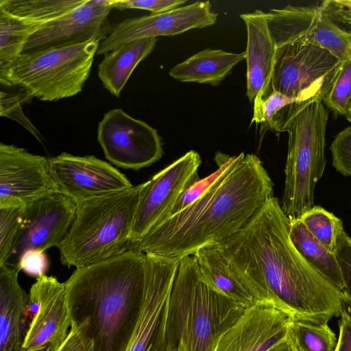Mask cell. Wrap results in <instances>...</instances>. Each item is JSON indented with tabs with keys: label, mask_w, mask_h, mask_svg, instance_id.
I'll use <instances>...</instances> for the list:
<instances>
[{
	"label": "cell",
	"mask_w": 351,
	"mask_h": 351,
	"mask_svg": "<svg viewBox=\"0 0 351 351\" xmlns=\"http://www.w3.org/2000/svg\"><path fill=\"white\" fill-rule=\"evenodd\" d=\"M271 196L273 182L259 158L241 152L202 195L152 228L134 247L169 258L193 256L233 236Z\"/></svg>",
	"instance_id": "6da1fadb"
},
{
	"label": "cell",
	"mask_w": 351,
	"mask_h": 351,
	"mask_svg": "<svg viewBox=\"0 0 351 351\" xmlns=\"http://www.w3.org/2000/svg\"><path fill=\"white\" fill-rule=\"evenodd\" d=\"M146 254L134 247L76 268L64 282L71 327L93 343V351H125L144 302Z\"/></svg>",
	"instance_id": "7a4b0ae2"
},
{
	"label": "cell",
	"mask_w": 351,
	"mask_h": 351,
	"mask_svg": "<svg viewBox=\"0 0 351 351\" xmlns=\"http://www.w3.org/2000/svg\"><path fill=\"white\" fill-rule=\"evenodd\" d=\"M247 306L210 286L193 256L180 258L171 293L167 338L173 351H210Z\"/></svg>",
	"instance_id": "3957f363"
},
{
	"label": "cell",
	"mask_w": 351,
	"mask_h": 351,
	"mask_svg": "<svg viewBox=\"0 0 351 351\" xmlns=\"http://www.w3.org/2000/svg\"><path fill=\"white\" fill-rule=\"evenodd\" d=\"M147 184L77 204L73 221L58 247L61 263L82 267L132 248L130 235Z\"/></svg>",
	"instance_id": "277c9868"
},
{
	"label": "cell",
	"mask_w": 351,
	"mask_h": 351,
	"mask_svg": "<svg viewBox=\"0 0 351 351\" xmlns=\"http://www.w3.org/2000/svg\"><path fill=\"white\" fill-rule=\"evenodd\" d=\"M328 112L319 97L300 101L285 124L289 134L281 208L290 220L313 206L314 191L322 177Z\"/></svg>",
	"instance_id": "5b68a950"
},
{
	"label": "cell",
	"mask_w": 351,
	"mask_h": 351,
	"mask_svg": "<svg viewBox=\"0 0 351 351\" xmlns=\"http://www.w3.org/2000/svg\"><path fill=\"white\" fill-rule=\"evenodd\" d=\"M101 41L23 53L9 69L5 86L23 88L28 97L53 101L82 90Z\"/></svg>",
	"instance_id": "8992f818"
},
{
	"label": "cell",
	"mask_w": 351,
	"mask_h": 351,
	"mask_svg": "<svg viewBox=\"0 0 351 351\" xmlns=\"http://www.w3.org/2000/svg\"><path fill=\"white\" fill-rule=\"evenodd\" d=\"M341 63L317 45L302 41L286 43L276 47L271 86L300 101L316 97L322 101Z\"/></svg>",
	"instance_id": "52a82bcc"
},
{
	"label": "cell",
	"mask_w": 351,
	"mask_h": 351,
	"mask_svg": "<svg viewBox=\"0 0 351 351\" xmlns=\"http://www.w3.org/2000/svg\"><path fill=\"white\" fill-rule=\"evenodd\" d=\"M266 15L276 47L302 41L326 49L341 62L351 60V31L341 28L320 4L288 5Z\"/></svg>",
	"instance_id": "ba28073f"
},
{
	"label": "cell",
	"mask_w": 351,
	"mask_h": 351,
	"mask_svg": "<svg viewBox=\"0 0 351 351\" xmlns=\"http://www.w3.org/2000/svg\"><path fill=\"white\" fill-rule=\"evenodd\" d=\"M97 141L112 165L138 170L160 160L162 144L158 131L122 109L106 112L98 124Z\"/></svg>",
	"instance_id": "9c48e42d"
},
{
	"label": "cell",
	"mask_w": 351,
	"mask_h": 351,
	"mask_svg": "<svg viewBox=\"0 0 351 351\" xmlns=\"http://www.w3.org/2000/svg\"><path fill=\"white\" fill-rule=\"evenodd\" d=\"M147 285L135 330L125 351H173L167 338L169 304L180 258L146 254Z\"/></svg>",
	"instance_id": "30bf717a"
},
{
	"label": "cell",
	"mask_w": 351,
	"mask_h": 351,
	"mask_svg": "<svg viewBox=\"0 0 351 351\" xmlns=\"http://www.w3.org/2000/svg\"><path fill=\"white\" fill-rule=\"evenodd\" d=\"M200 164L199 154L191 150L147 181L130 235L132 247L171 215L181 195L199 180Z\"/></svg>",
	"instance_id": "8fae6325"
},
{
	"label": "cell",
	"mask_w": 351,
	"mask_h": 351,
	"mask_svg": "<svg viewBox=\"0 0 351 351\" xmlns=\"http://www.w3.org/2000/svg\"><path fill=\"white\" fill-rule=\"evenodd\" d=\"M30 321L21 351H57L71 327L64 282L46 274L36 278L29 293Z\"/></svg>",
	"instance_id": "7c38bea8"
},
{
	"label": "cell",
	"mask_w": 351,
	"mask_h": 351,
	"mask_svg": "<svg viewBox=\"0 0 351 351\" xmlns=\"http://www.w3.org/2000/svg\"><path fill=\"white\" fill-rule=\"evenodd\" d=\"M58 192L49 158L0 144V206H26Z\"/></svg>",
	"instance_id": "4fadbf2b"
},
{
	"label": "cell",
	"mask_w": 351,
	"mask_h": 351,
	"mask_svg": "<svg viewBox=\"0 0 351 351\" xmlns=\"http://www.w3.org/2000/svg\"><path fill=\"white\" fill-rule=\"evenodd\" d=\"M77 207L60 192L26 206L20 232L5 265L17 269L25 253L58 247L73 221Z\"/></svg>",
	"instance_id": "5bb4252c"
},
{
	"label": "cell",
	"mask_w": 351,
	"mask_h": 351,
	"mask_svg": "<svg viewBox=\"0 0 351 351\" xmlns=\"http://www.w3.org/2000/svg\"><path fill=\"white\" fill-rule=\"evenodd\" d=\"M49 165L59 192L76 204L133 186L117 168L95 156L62 152L50 158Z\"/></svg>",
	"instance_id": "9a60e30c"
},
{
	"label": "cell",
	"mask_w": 351,
	"mask_h": 351,
	"mask_svg": "<svg viewBox=\"0 0 351 351\" xmlns=\"http://www.w3.org/2000/svg\"><path fill=\"white\" fill-rule=\"evenodd\" d=\"M211 7L209 1H196L161 14L124 19L112 26L110 34L100 43L96 54L104 55L123 43L138 39L173 36L192 29L211 26L217 20V14Z\"/></svg>",
	"instance_id": "2e32d148"
},
{
	"label": "cell",
	"mask_w": 351,
	"mask_h": 351,
	"mask_svg": "<svg viewBox=\"0 0 351 351\" xmlns=\"http://www.w3.org/2000/svg\"><path fill=\"white\" fill-rule=\"evenodd\" d=\"M293 319L267 300H256L215 339L210 351H267L288 335Z\"/></svg>",
	"instance_id": "e0dca14e"
},
{
	"label": "cell",
	"mask_w": 351,
	"mask_h": 351,
	"mask_svg": "<svg viewBox=\"0 0 351 351\" xmlns=\"http://www.w3.org/2000/svg\"><path fill=\"white\" fill-rule=\"evenodd\" d=\"M110 0H87L62 17L42 25L27 40L23 53L105 40L112 26Z\"/></svg>",
	"instance_id": "ac0fdd59"
},
{
	"label": "cell",
	"mask_w": 351,
	"mask_h": 351,
	"mask_svg": "<svg viewBox=\"0 0 351 351\" xmlns=\"http://www.w3.org/2000/svg\"><path fill=\"white\" fill-rule=\"evenodd\" d=\"M247 29V96L254 101L271 84L276 45L270 34L266 13L256 10L241 14Z\"/></svg>",
	"instance_id": "d6986e66"
},
{
	"label": "cell",
	"mask_w": 351,
	"mask_h": 351,
	"mask_svg": "<svg viewBox=\"0 0 351 351\" xmlns=\"http://www.w3.org/2000/svg\"><path fill=\"white\" fill-rule=\"evenodd\" d=\"M19 271L0 266V351H21L27 330L29 295L19 282Z\"/></svg>",
	"instance_id": "ffe728a7"
},
{
	"label": "cell",
	"mask_w": 351,
	"mask_h": 351,
	"mask_svg": "<svg viewBox=\"0 0 351 351\" xmlns=\"http://www.w3.org/2000/svg\"><path fill=\"white\" fill-rule=\"evenodd\" d=\"M156 38L123 43L106 53L98 65V76L104 86L117 97L136 66L154 49Z\"/></svg>",
	"instance_id": "44dd1931"
},
{
	"label": "cell",
	"mask_w": 351,
	"mask_h": 351,
	"mask_svg": "<svg viewBox=\"0 0 351 351\" xmlns=\"http://www.w3.org/2000/svg\"><path fill=\"white\" fill-rule=\"evenodd\" d=\"M245 51L235 53L221 49H206L191 56L171 69L169 74L178 81L219 85L239 62Z\"/></svg>",
	"instance_id": "7402d4cb"
},
{
	"label": "cell",
	"mask_w": 351,
	"mask_h": 351,
	"mask_svg": "<svg viewBox=\"0 0 351 351\" xmlns=\"http://www.w3.org/2000/svg\"><path fill=\"white\" fill-rule=\"evenodd\" d=\"M193 256L202 278L215 289L247 306L256 301L215 247L202 249Z\"/></svg>",
	"instance_id": "603a6c76"
},
{
	"label": "cell",
	"mask_w": 351,
	"mask_h": 351,
	"mask_svg": "<svg viewBox=\"0 0 351 351\" xmlns=\"http://www.w3.org/2000/svg\"><path fill=\"white\" fill-rule=\"evenodd\" d=\"M290 239L302 256L333 285L344 288L335 253L328 251L307 229L300 219L290 220Z\"/></svg>",
	"instance_id": "cb8c5ba5"
},
{
	"label": "cell",
	"mask_w": 351,
	"mask_h": 351,
	"mask_svg": "<svg viewBox=\"0 0 351 351\" xmlns=\"http://www.w3.org/2000/svg\"><path fill=\"white\" fill-rule=\"evenodd\" d=\"M40 27V25L0 9L1 84L4 82L12 64L23 53L27 40Z\"/></svg>",
	"instance_id": "d4e9b609"
},
{
	"label": "cell",
	"mask_w": 351,
	"mask_h": 351,
	"mask_svg": "<svg viewBox=\"0 0 351 351\" xmlns=\"http://www.w3.org/2000/svg\"><path fill=\"white\" fill-rule=\"evenodd\" d=\"M87 0H0V9L40 27L56 20Z\"/></svg>",
	"instance_id": "484cf974"
},
{
	"label": "cell",
	"mask_w": 351,
	"mask_h": 351,
	"mask_svg": "<svg viewBox=\"0 0 351 351\" xmlns=\"http://www.w3.org/2000/svg\"><path fill=\"white\" fill-rule=\"evenodd\" d=\"M302 101L289 97L274 90L271 86L259 92L254 99V111L252 123H261V132L267 130L280 132L292 103Z\"/></svg>",
	"instance_id": "4316f807"
},
{
	"label": "cell",
	"mask_w": 351,
	"mask_h": 351,
	"mask_svg": "<svg viewBox=\"0 0 351 351\" xmlns=\"http://www.w3.org/2000/svg\"><path fill=\"white\" fill-rule=\"evenodd\" d=\"M289 337L298 351H335L337 339L326 324L293 321Z\"/></svg>",
	"instance_id": "83f0119b"
},
{
	"label": "cell",
	"mask_w": 351,
	"mask_h": 351,
	"mask_svg": "<svg viewBox=\"0 0 351 351\" xmlns=\"http://www.w3.org/2000/svg\"><path fill=\"white\" fill-rule=\"evenodd\" d=\"M299 219L328 251L335 253L338 237L344 231L340 219L319 206H313Z\"/></svg>",
	"instance_id": "f1b7e54d"
},
{
	"label": "cell",
	"mask_w": 351,
	"mask_h": 351,
	"mask_svg": "<svg viewBox=\"0 0 351 351\" xmlns=\"http://www.w3.org/2000/svg\"><path fill=\"white\" fill-rule=\"evenodd\" d=\"M25 207L0 206V266L6 264L14 246L23 221Z\"/></svg>",
	"instance_id": "f546056e"
},
{
	"label": "cell",
	"mask_w": 351,
	"mask_h": 351,
	"mask_svg": "<svg viewBox=\"0 0 351 351\" xmlns=\"http://www.w3.org/2000/svg\"><path fill=\"white\" fill-rule=\"evenodd\" d=\"M351 98V60L341 62L322 102L335 114L346 115Z\"/></svg>",
	"instance_id": "4dcf8cb0"
},
{
	"label": "cell",
	"mask_w": 351,
	"mask_h": 351,
	"mask_svg": "<svg viewBox=\"0 0 351 351\" xmlns=\"http://www.w3.org/2000/svg\"><path fill=\"white\" fill-rule=\"evenodd\" d=\"M234 157V156H230L221 152L216 153L214 160L218 169L208 176L201 180L199 179L188 188L178 199L169 216L187 207L209 189L228 168L233 161Z\"/></svg>",
	"instance_id": "1f68e13d"
},
{
	"label": "cell",
	"mask_w": 351,
	"mask_h": 351,
	"mask_svg": "<svg viewBox=\"0 0 351 351\" xmlns=\"http://www.w3.org/2000/svg\"><path fill=\"white\" fill-rule=\"evenodd\" d=\"M330 149L334 168L345 176H351V126L335 136Z\"/></svg>",
	"instance_id": "d6a6232c"
},
{
	"label": "cell",
	"mask_w": 351,
	"mask_h": 351,
	"mask_svg": "<svg viewBox=\"0 0 351 351\" xmlns=\"http://www.w3.org/2000/svg\"><path fill=\"white\" fill-rule=\"evenodd\" d=\"M24 97L19 95H8L1 92L0 115L12 119L26 128L40 142L43 136L35 126L23 113L21 108Z\"/></svg>",
	"instance_id": "836d02e7"
},
{
	"label": "cell",
	"mask_w": 351,
	"mask_h": 351,
	"mask_svg": "<svg viewBox=\"0 0 351 351\" xmlns=\"http://www.w3.org/2000/svg\"><path fill=\"white\" fill-rule=\"evenodd\" d=\"M186 0H110L112 8L119 10L141 9L148 10L152 14L164 13L181 6Z\"/></svg>",
	"instance_id": "e575fe53"
},
{
	"label": "cell",
	"mask_w": 351,
	"mask_h": 351,
	"mask_svg": "<svg viewBox=\"0 0 351 351\" xmlns=\"http://www.w3.org/2000/svg\"><path fill=\"white\" fill-rule=\"evenodd\" d=\"M335 254L342 275L343 291L351 296V238L344 231L338 237Z\"/></svg>",
	"instance_id": "d590c367"
},
{
	"label": "cell",
	"mask_w": 351,
	"mask_h": 351,
	"mask_svg": "<svg viewBox=\"0 0 351 351\" xmlns=\"http://www.w3.org/2000/svg\"><path fill=\"white\" fill-rule=\"evenodd\" d=\"M48 267L49 261L45 252L29 251L21 257L17 269L38 278L45 274Z\"/></svg>",
	"instance_id": "8d00e7d4"
},
{
	"label": "cell",
	"mask_w": 351,
	"mask_h": 351,
	"mask_svg": "<svg viewBox=\"0 0 351 351\" xmlns=\"http://www.w3.org/2000/svg\"><path fill=\"white\" fill-rule=\"evenodd\" d=\"M320 5L335 23L351 27V0H327Z\"/></svg>",
	"instance_id": "74e56055"
},
{
	"label": "cell",
	"mask_w": 351,
	"mask_h": 351,
	"mask_svg": "<svg viewBox=\"0 0 351 351\" xmlns=\"http://www.w3.org/2000/svg\"><path fill=\"white\" fill-rule=\"evenodd\" d=\"M57 351H93V343L79 329L71 327L67 338Z\"/></svg>",
	"instance_id": "f35d334b"
},
{
	"label": "cell",
	"mask_w": 351,
	"mask_h": 351,
	"mask_svg": "<svg viewBox=\"0 0 351 351\" xmlns=\"http://www.w3.org/2000/svg\"><path fill=\"white\" fill-rule=\"evenodd\" d=\"M338 323L339 336L335 351H351V318L343 311Z\"/></svg>",
	"instance_id": "ab89813d"
},
{
	"label": "cell",
	"mask_w": 351,
	"mask_h": 351,
	"mask_svg": "<svg viewBox=\"0 0 351 351\" xmlns=\"http://www.w3.org/2000/svg\"><path fill=\"white\" fill-rule=\"evenodd\" d=\"M343 311L350 317L351 318V298H347L343 302Z\"/></svg>",
	"instance_id": "60d3db41"
},
{
	"label": "cell",
	"mask_w": 351,
	"mask_h": 351,
	"mask_svg": "<svg viewBox=\"0 0 351 351\" xmlns=\"http://www.w3.org/2000/svg\"><path fill=\"white\" fill-rule=\"evenodd\" d=\"M345 117L346 119L351 123V98L349 101Z\"/></svg>",
	"instance_id": "b9f144b4"
}]
</instances>
